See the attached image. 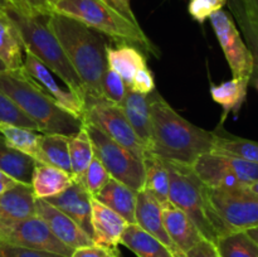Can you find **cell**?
Here are the masks:
<instances>
[{
    "label": "cell",
    "instance_id": "cell-1",
    "mask_svg": "<svg viewBox=\"0 0 258 257\" xmlns=\"http://www.w3.org/2000/svg\"><path fill=\"white\" fill-rule=\"evenodd\" d=\"M151 108V143L149 153L163 160L193 165L213 149L214 133L189 122L158 92L149 95Z\"/></svg>",
    "mask_w": 258,
    "mask_h": 257
},
{
    "label": "cell",
    "instance_id": "cell-2",
    "mask_svg": "<svg viewBox=\"0 0 258 257\" xmlns=\"http://www.w3.org/2000/svg\"><path fill=\"white\" fill-rule=\"evenodd\" d=\"M45 22L82 81L86 100H103L101 81L107 70V44L103 35L83 23L58 13L45 17Z\"/></svg>",
    "mask_w": 258,
    "mask_h": 257
},
{
    "label": "cell",
    "instance_id": "cell-3",
    "mask_svg": "<svg viewBox=\"0 0 258 257\" xmlns=\"http://www.w3.org/2000/svg\"><path fill=\"white\" fill-rule=\"evenodd\" d=\"M0 91L37 123L39 133L71 138L82 128V121L62 110L23 68L0 72Z\"/></svg>",
    "mask_w": 258,
    "mask_h": 257
},
{
    "label": "cell",
    "instance_id": "cell-4",
    "mask_svg": "<svg viewBox=\"0 0 258 257\" xmlns=\"http://www.w3.org/2000/svg\"><path fill=\"white\" fill-rule=\"evenodd\" d=\"M170 179L169 198L171 204L191 219L202 236L216 242L219 237L232 232L214 209L209 188L197 176L191 166L164 160Z\"/></svg>",
    "mask_w": 258,
    "mask_h": 257
},
{
    "label": "cell",
    "instance_id": "cell-5",
    "mask_svg": "<svg viewBox=\"0 0 258 257\" xmlns=\"http://www.w3.org/2000/svg\"><path fill=\"white\" fill-rule=\"evenodd\" d=\"M53 13L73 18L118 44L134 45L156 59L160 58V49L151 42L140 24L128 20L103 0H59L53 7Z\"/></svg>",
    "mask_w": 258,
    "mask_h": 257
},
{
    "label": "cell",
    "instance_id": "cell-6",
    "mask_svg": "<svg viewBox=\"0 0 258 257\" xmlns=\"http://www.w3.org/2000/svg\"><path fill=\"white\" fill-rule=\"evenodd\" d=\"M7 14L19 32L24 50L32 53L64 83L71 92L85 101L86 91L82 81L68 60L55 35L48 28L45 17H27L18 12H9Z\"/></svg>",
    "mask_w": 258,
    "mask_h": 257
},
{
    "label": "cell",
    "instance_id": "cell-7",
    "mask_svg": "<svg viewBox=\"0 0 258 257\" xmlns=\"http://www.w3.org/2000/svg\"><path fill=\"white\" fill-rule=\"evenodd\" d=\"M92 141L95 156L101 160L111 178L121 181L136 191L144 189L145 166L144 161L118 143L108 138L100 128L83 122Z\"/></svg>",
    "mask_w": 258,
    "mask_h": 257
},
{
    "label": "cell",
    "instance_id": "cell-8",
    "mask_svg": "<svg viewBox=\"0 0 258 257\" xmlns=\"http://www.w3.org/2000/svg\"><path fill=\"white\" fill-rule=\"evenodd\" d=\"M83 122L100 128L108 138L130 150L143 161L149 154L148 146L139 138L118 105L106 100H86Z\"/></svg>",
    "mask_w": 258,
    "mask_h": 257
},
{
    "label": "cell",
    "instance_id": "cell-9",
    "mask_svg": "<svg viewBox=\"0 0 258 257\" xmlns=\"http://www.w3.org/2000/svg\"><path fill=\"white\" fill-rule=\"evenodd\" d=\"M0 242L22 248L53 252L66 257H71L75 251L62 243L38 214L13 223L0 224Z\"/></svg>",
    "mask_w": 258,
    "mask_h": 257
},
{
    "label": "cell",
    "instance_id": "cell-10",
    "mask_svg": "<svg viewBox=\"0 0 258 257\" xmlns=\"http://www.w3.org/2000/svg\"><path fill=\"white\" fill-rule=\"evenodd\" d=\"M212 204L232 232L258 227V196L244 186L211 189Z\"/></svg>",
    "mask_w": 258,
    "mask_h": 257
},
{
    "label": "cell",
    "instance_id": "cell-11",
    "mask_svg": "<svg viewBox=\"0 0 258 257\" xmlns=\"http://www.w3.org/2000/svg\"><path fill=\"white\" fill-rule=\"evenodd\" d=\"M209 20L231 68L232 76L251 81L253 57L233 18L223 9H219L209 17Z\"/></svg>",
    "mask_w": 258,
    "mask_h": 257
},
{
    "label": "cell",
    "instance_id": "cell-12",
    "mask_svg": "<svg viewBox=\"0 0 258 257\" xmlns=\"http://www.w3.org/2000/svg\"><path fill=\"white\" fill-rule=\"evenodd\" d=\"M23 70L27 75L34 78L43 90L48 93L50 98L59 106L66 112L71 113L76 118L85 121L86 115V103L82 98L78 97L73 92H71L68 88H63L57 82L53 73L45 67L43 63H40L32 53L24 50V65Z\"/></svg>",
    "mask_w": 258,
    "mask_h": 257
},
{
    "label": "cell",
    "instance_id": "cell-13",
    "mask_svg": "<svg viewBox=\"0 0 258 257\" xmlns=\"http://www.w3.org/2000/svg\"><path fill=\"white\" fill-rule=\"evenodd\" d=\"M35 208L38 216L48 224L53 234L70 248L77 249L95 244L93 239L73 219L44 199H37Z\"/></svg>",
    "mask_w": 258,
    "mask_h": 257
},
{
    "label": "cell",
    "instance_id": "cell-14",
    "mask_svg": "<svg viewBox=\"0 0 258 257\" xmlns=\"http://www.w3.org/2000/svg\"><path fill=\"white\" fill-rule=\"evenodd\" d=\"M44 201L67 214L92 238V197L77 180L62 193Z\"/></svg>",
    "mask_w": 258,
    "mask_h": 257
},
{
    "label": "cell",
    "instance_id": "cell-15",
    "mask_svg": "<svg viewBox=\"0 0 258 257\" xmlns=\"http://www.w3.org/2000/svg\"><path fill=\"white\" fill-rule=\"evenodd\" d=\"M135 223L140 226L144 231L150 233L159 241L163 242L175 257H183L179 249L174 246L170 237L166 233L163 221V207L145 189L138 191L135 209Z\"/></svg>",
    "mask_w": 258,
    "mask_h": 257
},
{
    "label": "cell",
    "instance_id": "cell-16",
    "mask_svg": "<svg viewBox=\"0 0 258 257\" xmlns=\"http://www.w3.org/2000/svg\"><path fill=\"white\" fill-rule=\"evenodd\" d=\"M194 173L211 189H229L244 186L232 171L226 155L207 153L191 165Z\"/></svg>",
    "mask_w": 258,
    "mask_h": 257
},
{
    "label": "cell",
    "instance_id": "cell-17",
    "mask_svg": "<svg viewBox=\"0 0 258 257\" xmlns=\"http://www.w3.org/2000/svg\"><path fill=\"white\" fill-rule=\"evenodd\" d=\"M127 224L120 214L92 197V239L95 244L116 249Z\"/></svg>",
    "mask_w": 258,
    "mask_h": 257
},
{
    "label": "cell",
    "instance_id": "cell-18",
    "mask_svg": "<svg viewBox=\"0 0 258 257\" xmlns=\"http://www.w3.org/2000/svg\"><path fill=\"white\" fill-rule=\"evenodd\" d=\"M34 193L30 184H15L0 194V224L13 223L37 214Z\"/></svg>",
    "mask_w": 258,
    "mask_h": 257
},
{
    "label": "cell",
    "instance_id": "cell-19",
    "mask_svg": "<svg viewBox=\"0 0 258 257\" xmlns=\"http://www.w3.org/2000/svg\"><path fill=\"white\" fill-rule=\"evenodd\" d=\"M163 221L166 233L183 256L194 244L204 238L191 219L174 204L170 203L164 207Z\"/></svg>",
    "mask_w": 258,
    "mask_h": 257
},
{
    "label": "cell",
    "instance_id": "cell-20",
    "mask_svg": "<svg viewBox=\"0 0 258 257\" xmlns=\"http://www.w3.org/2000/svg\"><path fill=\"white\" fill-rule=\"evenodd\" d=\"M93 198L102 203L103 206L112 209L117 214H120L128 224L135 223L138 191L131 189L126 184L110 178L107 183L103 185V188L98 191L97 196L93 197Z\"/></svg>",
    "mask_w": 258,
    "mask_h": 257
},
{
    "label": "cell",
    "instance_id": "cell-21",
    "mask_svg": "<svg viewBox=\"0 0 258 257\" xmlns=\"http://www.w3.org/2000/svg\"><path fill=\"white\" fill-rule=\"evenodd\" d=\"M120 108L139 138L149 149L151 143V108L149 95H143L126 88L125 97Z\"/></svg>",
    "mask_w": 258,
    "mask_h": 257
},
{
    "label": "cell",
    "instance_id": "cell-22",
    "mask_svg": "<svg viewBox=\"0 0 258 257\" xmlns=\"http://www.w3.org/2000/svg\"><path fill=\"white\" fill-rule=\"evenodd\" d=\"M107 67L120 75L126 88H130L134 77L139 70L146 66V57L139 48L130 44H118L117 47L106 48Z\"/></svg>",
    "mask_w": 258,
    "mask_h": 257
},
{
    "label": "cell",
    "instance_id": "cell-23",
    "mask_svg": "<svg viewBox=\"0 0 258 257\" xmlns=\"http://www.w3.org/2000/svg\"><path fill=\"white\" fill-rule=\"evenodd\" d=\"M75 181L71 173L37 161L32 176L33 193L37 199H45L62 193Z\"/></svg>",
    "mask_w": 258,
    "mask_h": 257
},
{
    "label": "cell",
    "instance_id": "cell-24",
    "mask_svg": "<svg viewBox=\"0 0 258 257\" xmlns=\"http://www.w3.org/2000/svg\"><path fill=\"white\" fill-rule=\"evenodd\" d=\"M24 47L19 32L9 15L0 12V60L7 71L22 70L24 65Z\"/></svg>",
    "mask_w": 258,
    "mask_h": 257
},
{
    "label": "cell",
    "instance_id": "cell-25",
    "mask_svg": "<svg viewBox=\"0 0 258 257\" xmlns=\"http://www.w3.org/2000/svg\"><path fill=\"white\" fill-rule=\"evenodd\" d=\"M120 244L127 247L138 257H175L163 242L136 223L127 224L121 236Z\"/></svg>",
    "mask_w": 258,
    "mask_h": 257
},
{
    "label": "cell",
    "instance_id": "cell-26",
    "mask_svg": "<svg viewBox=\"0 0 258 257\" xmlns=\"http://www.w3.org/2000/svg\"><path fill=\"white\" fill-rule=\"evenodd\" d=\"M37 160L8 145L0 135V170L22 184L32 183Z\"/></svg>",
    "mask_w": 258,
    "mask_h": 257
},
{
    "label": "cell",
    "instance_id": "cell-27",
    "mask_svg": "<svg viewBox=\"0 0 258 257\" xmlns=\"http://www.w3.org/2000/svg\"><path fill=\"white\" fill-rule=\"evenodd\" d=\"M249 80L248 78H232L219 85L211 86V96L214 102L223 107L222 122L226 120L228 113H237L241 110L247 97Z\"/></svg>",
    "mask_w": 258,
    "mask_h": 257
},
{
    "label": "cell",
    "instance_id": "cell-28",
    "mask_svg": "<svg viewBox=\"0 0 258 257\" xmlns=\"http://www.w3.org/2000/svg\"><path fill=\"white\" fill-rule=\"evenodd\" d=\"M145 166V184L144 189L151 194L161 207H166L171 203L169 198L170 179L168 169L163 159L149 153L144 159Z\"/></svg>",
    "mask_w": 258,
    "mask_h": 257
},
{
    "label": "cell",
    "instance_id": "cell-29",
    "mask_svg": "<svg viewBox=\"0 0 258 257\" xmlns=\"http://www.w3.org/2000/svg\"><path fill=\"white\" fill-rule=\"evenodd\" d=\"M37 161L72 174L70 159V136L59 134H43Z\"/></svg>",
    "mask_w": 258,
    "mask_h": 257
},
{
    "label": "cell",
    "instance_id": "cell-30",
    "mask_svg": "<svg viewBox=\"0 0 258 257\" xmlns=\"http://www.w3.org/2000/svg\"><path fill=\"white\" fill-rule=\"evenodd\" d=\"M226 4L228 5L232 18L236 22L253 57V71L251 76V80H253L258 77V24L253 17L249 14L242 0H227Z\"/></svg>",
    "mask_w": 258,
    "mask_h": 257
},
{
    "label": "cell",
    "instance_id": "cell-31",
    "mask_svg": "<svg viewBox=\"0 0 258 257\" xmlns=\"http://www.w3.org/2000/svg\"><path fill=\"white\" fill-rule=\"evenodd\" d=\"M211 153L233 156L242 160L258 163V143L248 139L214 133L213 149Z\"/></svg>",
    "mask_w": 258,
    "mask_h": 257
},
{
    "label": "cell",
    "instance_id": "cell-32",
    "mask_svg": "<svg viewBox=\"0 0 258 257\" xmlns=\"http://www.w3.org/2000/svg\"><path fill=\"white\" fill-rule=\"evenodd\" d=\"M0 135L7 141L8 145L37 160L43 134H38V131L13 125V123L0 122Z\"/></svg>",
    "mask_w": 258,
    "mask_h": 257
},
{
    "label": "cell",
    "instance_id": "cell-33",
    "mask_svg": "<svg viewBox=\"0 0 258 257\" xmlns=\"http://www.w3.org/2000/svg\"><path fill=\"white\" fill-rule=\"evenodd\" d=\"M93 158H95V150H93L92 141L83 125L76 135L70 138L71 170L75 180L81 178Z\"/></svg>",
    "mask_w": 258,
    "mask_h": 257
},
{
    "label": "cell",
    "instance_id": "cell-34",
    "mask_svg": "<svg viewBox=\"0 0 258 257\" xmlns=\"http://www.w3.org/2000/svg\"><path fill=\"white\" fill-rule=\"evenodd\" d=\"M221 257H258V244L247 231H233L216 242Z\"/></svg>",
    "mask_w": 258,
    "mask_h": 257
},
{
    "label": "cell",
    "instance_id": "cell-35",
    "mask_svg": "<svg viewBox=\"0 0 258 257\" xmlns=\"http://www.w3.org/2000/svg\"><path fill=\"white\" fill-rule=\"evenodd\" d=\"M110 178V174L106 170L103 164L101 163L100 159L95 156L85 173L81 175L80 179H77V181L91 194V197H96Z\"/></svg>",
    "mask_w": 258,
    "mask_h": 257
},
{
    "label": "cell",
    "instance_id": "cell-36",
    "mask_svg": "<svg viewBox=\"0 0 258 257\" xmlns=\"http://www.w3.org/2000/svg\"><path fill=\"white\" fill-rule=\"evenodd\" d=\"M0 122L13 123L30 130L39 131L37 123L30 120L8 96L0 91Z\"/></svg>",
    "mask_w": 258,
    "mask_h": 257
},
{
    "label": "cell",
    "instance_id": "cell-37",
    "mask_svg": "<svg viewBox=\"0 0 258 257\" xmlns=\"http://www.w3.org/2000/svg\"><path fill=\"white\" fill-rule=\"evenodd\" d=\"M103 100L108 101L115 105H121L126 93V85L118 73L107 67L103 72L102 81H101Z\"/></svg>",
    "mask_w": 258,
    "mask_h": 257
},
{
    "label": "cell",
    "instance_id": "cell-38",
    "mask_svg": "<svg viewBox=\"0 0 258 257\" xmlns=\"http://www.w3.org/2000/svg\"><path fill=\"white\" fill-rule=\"evenodd\" d=\"M227 0H191L188 10L194 20L204 23L214 12L222 9Z\"/></svg>",
    "mask_w": 258,
    "mask_h": 257
},
{
    "label": "cell",
    "instance_id": "cell-39",
    "mask_svg": "<svg viewBox=\"0 0 258 257\" xmlns=\"http://www.w3.org/2000/svg\"><path fill=\"white\" fill-rule=\"evenodd\" d=\"M130 90L143 93V95H150L155 91V80H154L153 73L148 67L141 68L136 72L133 83L130 86Z\"/></svg>",
    "mask_w": 258,
    "mask_h": 257
},
{
    "label": "cell",
    "instance_id": "cell-40",
    "mask_svg": "<svg viewBox=\"0 0 258 257\" xmlns=\"http://www.w3.org/2000/svg\"><path fill=\"white\" fill-rule=\"evenodd\" d=\"M0 252L3 257H66L53 252L35 251V249L22 248V247L10 246V244L0 242Z\"/></svg>",
    "mask_w": 258,
    "mask_h": 257
},
{
    "label": "cell",
    "instance_id": "cell-41",
    "mask_svg": "<svg viewBox=\"0 0 258 257\" xmlns=\"http://www.w3.org/2000/svg\"><path fill=\"white\" fill-rule=\"evenodd\" d=\"M120 256V251L117 248H106V247L97 246V244H92V246L81 247L73 251L71 257H118Z\"/></svg>",
    "mask_w": 258,
    "mask_h": 257
},
{
    "label": "cell",
    "instance_id": "cell-42",
    "mask_svg": "<svg viewBox=\"0 0 258 257\" xmlns=\"http://www.w3.org/2000/svg\"><path fill=\"white\" fill-rule=\"evenodd\" d=\"M183 257H221V254L213 242L203 238L186 251Z\"/></svg>",
    "mask_w": 258,
    "mask_h": 257
},
{
    "label": "cell",
    "instance_id": "cell-43",
    "mask_svg": "<svg viewBox=\"0 0 258 257\" xmlns=\"http://www.w3.org/2000/svg\"><path fill=\"white\" fill-rule=\"evenodd\" d=\"M103 2L107 3L108 5H111L113 9L117 10L120 14H122L125 18H127L128 20H131V22L135 23V24H139L138 18L134 14L133 8H131L130 0H103Z\"/></svg>",
    "mask_w": 258,
    "mask_h": 257
},
{
    "label": "cell",
    "instance_id": "cell-44",
    "mask_svg": "<svg viewBox=\"0 0 258 257\" xmlns=\"http://www.w3.org/2000/svg\"><path fill=\"white\" fill-rule=\"evenodd\" d=\"M59 0H29L37 17H48L53 13L54 7Z\"/></svg>",
    "mask_w": 258,
    "mask_h": 257
},
{
    "label": "cell",
    "instance_id": "cell-45",
    "mask_svg": "<svg viewBox=\"0 0 258 257\" xmlns=\"http://www.w3.org/2000/svg\"><path fill=\"white\" fill-rule=\"evenodd\" d=\"M12 2L20 14L27 15V17H37L32 5H30L29 0H12Z\"/></svg>",
    "mask_w": 258,
    "mask_h": 257
},
{
    "label": "cell",
    "instance_id": "cell-46",
    "mask_svg": "<svg viewBox=\"0 0 258 257\" xmlns=\"http://www.w3.org/2000/svg\"><path fill=\"white\" fill-rule=\"evenodd\" d=\"M15 184H18V181H15L14 179L10 178L9 175H7V174L0 170V194L4 193L8 189L13 188Z\"/></svg>",
    "mask_w": 258,
    "mask_h": 257
},
{
    "label": "cell",
    "instance_id": "cell-47",
    "mask_svg": "<svg viewBox=\"0 0 258 257\" xmlns=\"http://www.w3.org/2000/svg\"><path fill=\"white\" fill-rule=\"evenodd\" d=\"M242 3L258 24V0H242Z\"/></svg>",
    "mask_w": 258,
    "mask_h": 257
},
{
    "label": "cell",
    "instance_id": "cell-48",
    "mask_svg": "<svg viewBox=\"0 0 258 257\" xmlns=\"http://www.w3.org/2000/svg\"><path fill=\"white\" fill-rule=\"evenodd\" d=\"M0 12L9 13V12H18V10L17 8H15V5L13 4L12 0H0Z\"/></svg>",
    "mask_w": 258,
    "mask_h": 257
},
{
    "label": "cell",
    "instance_id": "cell-49",
    "mask_svg": "<svg viewBox=\"0 0 258 257\" xmlns=\"http://www.w3.org/2000/svg\"><path fill=\"white\" fill-rule=\"evenodd\" d=\"M244 188H246L247 190L251 191V193L258 196V180L253 181V183H251V184H247V185H244Z\"/></svg>",
    "mask_w": 258,
    "mask_h": 257
},
{
    "label": "cell",
    "instance_id": "cell-50",
    "mask_svg": "<svg viewBox=\"0 0 258 257\" xmlns=\"http://www.w3.org/2000/svg\"><path fill=\"white\" fill-rule=\"evenodd\" d=\"M247 233L252 237L254 242L258 244V227H253V228H249L247 229Z\"/></svg>",
    "mask_w": 258,
    "mask_h": 257
},
{
    "label": "cell",
    "instance_id": "cell-51",
    "mask_svg": "<svg viewBox=\"0 0 258 257\" xmlns=\"http://www.w3.org/2000/svg\"><path fill=\"white\" fill-rule=\"evenodd\" d=\"M251 83L254 86V87L257 88V91H258V77L257 78H253V80L249 81V85H251Z\"/></svg>",
    "mask_w": 258,
    "mask_h": 257
},
{
    "label": "cell",
    "instance_id": "cell-52",
    "mask_svg": "<svg viewBox=\"0 0 258 257\" xmlns=\"http://www.w3.org/2000/svg\"><path fill=\"white\" fill-rule=\"evenodd\" d=\"M3 71H7V68H5L4 63H3L2 60H0V72H3Z\"/></svg>",
    "mask_w": 258,
    "mask_h": 257
},
{
    "label": "cell",
    "instance_id": "cell-53",
    "mask_svg": "<svg viewBox=\"0 0 258 257\" xmlns=\"http://www.w3.org/2000/svg\"><path fill=\"white\" fill-rule=\"evenodd\" d=\"M0 257H3V256H2V252H0Z\"/></svg>",
    "mask_w": 258,
    "mask_h": 257
},
{
    "label": "cell",
    "instance_id": "cell-54",
    "mask_svg": "<svg viewBox=\"0 0 258 257\" xmlns=\"http://www.w3.org/2000/svg\"><path fill=\"white\" fill-rule=\"evenodd\" d=\"M118 257H121V254H120V256H118Z\"/></svg>",
    "mask_w": 258,
    "mask_h": 257
}]
</instances>
